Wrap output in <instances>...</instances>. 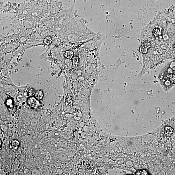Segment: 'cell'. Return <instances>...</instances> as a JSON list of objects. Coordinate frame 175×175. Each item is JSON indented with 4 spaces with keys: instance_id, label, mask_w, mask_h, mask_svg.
Segmentation results:
<instances>
[{
    "instance_id": "4",
    "label": "cell",
    "mask_w": 175,
    "mask_h": 175,
    "mask_svg": "<svg viewBox=\"0 0 175 175\" xmlns=\"http://www.w3.org/2000/svg\"><path fill=\"white\" fill-rule=\"evenodd\" d=\"M19 143L17 140L13 141L11 143V149L13 151H16L19 147Z\"/></svg>"
},
{
    "instance_id": "3",
    "label": "cell",
    "mask_w": 175,
    "mask_h": 175,
    "mask_svg": "<svg viewBox=\"0 0 175 175\" xmlns=\"http://www.w3.org/2000/svg\"><path fill=\"white\" fill-rule=\"evenodd\" d=\"M6 104L8 107V110L10 112H14L16 110L15 105L14 104L12 100L9 99L6 101Z\"/></svg>"
},
{
    "instance_id": "9",
    "label": "cell",
    "mask_w": 175,
    "mask_h": 175,
    "mask_svg": "<svg viewBox=\"0 0 175 175\" xmlns=\"http://www.w3.org/2000/svg\"><path fill=\"white\" fill-rule=\"evenodd\" d=\"M148 172L145 170H141L137 171L136 174L138 175H147Z\"/></svg>"
},
{
    "instance_id": "8",
    "label": "cell",
    "mask_w": 175,
    "mask_h": 175,
    "mask_svg": "<svg viewBox=\"0 0 175 175\" xmlns=\"http://www.w3.org/2000/svg\"><path fill=\"white\" fill-rule=\"evenodd\" d=\"M73 56V53L71 51H67L65 53V56L66 58H72Z\"/></svg>"
},
{
    "instance_id": "5",
    "label": "cell",
    "mask_w": 175,
    "mask_h": 175,
    "mask_svg": "<svg viewBox=\"0 0 175 175\" xmlns=\"http://www.w3.org/2000/svg\"><path fill=\"white\" fill-rule=\"evenodd\" d=\"M34 95L35 98L38 100H41L43 96V91L42 90H39L36 92Z\"/></svg>"
},
{
    "instance_id": "7",
    "label": "cell",
    "mask_w": 175,
    "mask_h": 175,
    "mask_svg": "<svg viewBox=\"0 0 175 175\" xmlns=\"http://www.w3.org/2000/svg\"><path fill=\"white\" fill-rule=\"evenodd\" d=\"M52 41L51 37L50 36H47L44 38L43 40V42L45 45H49L51 44Z\"/></svg>"
},
{
    "instance_id": "2",
    "label": "cell",
    "mask_w": 175,
    "mask_h": 175,
    "mask_svg": "<svg viewBox=\"0 0 175 175\" xmlns=\"http://www.w3.org/2000/svg\"><path fill=\"white\" fill-rule=\"evenodd\" d=\"M27 103L28 105L32 108H36L39 105V102L38 100L35 97H30L27 99Z\"/></svg>"
},
{
    "instance_id": "10",
    "label": "cell",
    "mask_w": 175,
    "mask_h": 175,
    "mask_svg": "<svg viewBox=\"0 0 175 175\" xmlns=\"http://www.w3.org/2000/svg\"><path fill=\"white\" fill-rule=\"evenodd\" d=\"M28 94L29 95H30V96H32V95H35L36 92H35V91L33 89V88H30L28 90Z\"/></svg>"
},
{
    "instance_id": "1",
    "label": "cell",
    "mask_w": 175,
    "mask_h": 175,
    "mask_svg": "<svg viewBox=\"0 0 175 175\" xmlns=\"http://www.w3.org/2000/svg\"><path fill=\"white\" fill-rule=\"evenodd\" d=\"M165 69L163 81L167 89L170 90L175 85V67H168Z\"/></svg>"
},
{
    "instance_id": "6",
    "label": "cell",
    "mask_w": 175,
    "mask_h": 175,
    "mask_svg": "<svg viewBox=\"0 0 175 175\" xmlns=\"http://www.w3.org/2000/svg\"><path fill=\"white\" fill-rule=\"evenodd\" d=\"M174 132L173 129L170 127H165L164 129V133L168 136H170Z\"/></svg>"
}]
</instances>
